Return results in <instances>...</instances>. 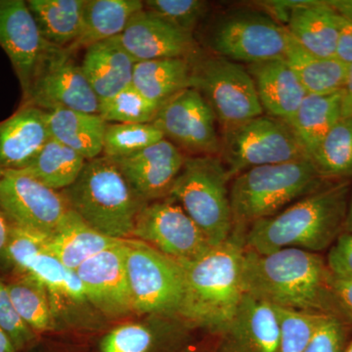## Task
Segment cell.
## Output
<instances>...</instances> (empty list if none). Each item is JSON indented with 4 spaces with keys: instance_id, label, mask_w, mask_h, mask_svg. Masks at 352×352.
<instances>
[{
    "instance_id": "cell-14",
    "label": "cell",
    "mask_w": 352,
    "mask_h": 352,
    "mask_svg": "<svg viewBox=\"0 0 352 352\" xmlns=\"http://www.w3.org/2000/svg\"><path fill=\"white\" fill-rule=\"evenodd\" d=\"M186 156H219L217 119L203 96L187 88L164 102L152 122Z\"/></svg>"
},
{
    "instance_id": "cell-15",
    "label": "cell",
    "mask_w": 352,
    "mask_h": 352,
    "mask_svg": "<svg viewBox=\"0 0 352 352\" xmlns=\"http://www.w3.org/2000/svg\"><path fill=\"white\" fill-rule=\"evenodd\" d=\"M126 240L99 252L76 270L88 302L108 318L133 312L126 271Z\"/></svg>"
},
{
    "instance_id": "cell-50",
    "label": "cell",
    "mask_w": 352,
    "mask_h": 352,
    "mask_svg": "<svg viewBox=\"0 0 352 352\" xmlns=\"http://www.w3.org/2000/svg\"><path fill=\"white\" fill-rule=\"evenodd\" d=\"M344 352H352V339L349 340V344H347L346 351Z\"/></svg>"
},
{
    "instance_id": "cell-7",
    "label": "cell",
    "mask_w": 352,
    "mask_h": 352,
    "mask_svg": "<svg viewBox=\"0 0 352 352\" xmlns=\"http://www.w3.org/2000/svg\"><path fill=\"white\" fill-rule=\"evenodd\" d=\"M231 180L219 156L187 157L171 187L170 197L212 245L226 242L233 234Z\"/></svg>"
},
{
    "instance_id": "cell-42",
    "label": "cell",
    "mask_w": 352,
    "mask_h": 352,
    "mask_svg": "<svg viewBox=\"0 0 352 352\" xmlns=\"http://www.w3.org/2000/svg\"><path fill=\"white\" fill-rule=\"evenodd\" d=\"M326 263L333 277L352 280V233L340 234L329 249Z\"/></svg>"
},
{
    "instance_id": "cell-17",
    "label": "cell",
    "mask_w": 352,
    "mask_h": 352,
    "mask_svg": "<svg viewBox=\"0 0 352 352\" xmlns=\"http://www.w3.org/2000/svg\"><path fill=\"white\" fill-rule=\"evenodd\" d=\"M120 41L136 63L168 58L191 59L201 51L195 36L145 8L132 16Z\"/></svg>"
},
{
    "instance_id": "cell-39",
    "label": "cell",
    "mask_w": 352,
    "mask_h": 352,
    "mask_svg": "<svg viewBox=\"0 0 352 352\" xmlns=\"http://www.w3.org/2000/svg\"><path fill=\"white\" fill-rule=\"evenodd\" d=\"M144 8L195 36L210 16V3L203 0H146Z\"/></svg>"
},
{
    "instance_id": "cell-38",
    "label": "cell",
    "mask_w": 352,
    "mask_h": 352,
    "mask_svg": "<svg viewBox=\"0 0 352 352\" xmlns=\"http://www.w3.org/2000/svg\"><path fill=\"white\" fill-rule=\"evenodd\" d=\"M50 237L46 234L12 224L9 239L0 256V267L10 276L25 273L28 263L46 249Z\"/></svg>"
},
{
    "instance_id": "cell-22",
    "label": "cell",
    "mask_w": 352,
    "mask_h": 352,
    "mask_svg": "<svg viewBox=\"0 0 352 352\" xmlns=\"http://www.w3.org/2000/svg\"><path fill=\"white\" fill-rule=\"evenodd\" d=\"M264 113L291 122L307 95L285 59L248 65Z\"/></svg>"
},
{
    "instance_id": "cell-2",
    "label": "cell",
    "mask_w": 352,
    "mask_h": 352,
    "mask_svg": "<svg viewBox=\"0 0 352 352\" xmlns=\"http://www.w3.org/2000/svg\"><path fill=\"white\" fill-rule=\"evenodd\" d=\"M351 179L328 183L279 214L252 224L244 235L245 250L266 254L283 249L326 251L344 232Z\"/></svg>"
},
{
    "instance_id": "cell-31",
    "label": "cell",
    "mask_w": 352,
    "mask_h": 352,
    "mask_svg": "<svg viewBox=\"0 0 352 352\" xmlns=\"http://www.w3.org/2000/svg\"><path fill=\"white\" fill-rule=\"evenodd\" d=\"M342 119V91L307 94L289 122L310 160L329 131Z\"/></svg>"
},
{
    "instance_id": "cell-23",
    "label": "cell",
    "mask_w": 352,
    "mask_h": 352,
    "mask_svg": "<svg viewBox=\"0 0 352 352\" xmlns=\"http://www.w3.org/2000/svg\"><path fill=\"white\" fill-rule=\"evenodd\" d=\"M135 64L122 45L120 36L87 47L80 66L101 102L132 85Z\"/></svg>"
},
{
    "instance_id": "cell-45",
    "label": "cell",
    "mask_w": 352,
    "mask_h": 352,
    "mask_svg": "<svg viewBox=\"0 0 352 352\" xmlns=\"http://www.w3.org/2000/svg\"><path fill=\"white\" fill-rule=\"evenodd\" d=\"M342 118H352V64L349 65L346 82L342 89Z\"/></svg>"
},
{
    "instance_id": "cell-3",
    "label": "cell",
    "mask_w": 352,
    "mask_h": 352,
    "mask_svg": "<svg viewBox=\"0 0 352 352\" xmlns=\"http://www.w3.org/2000/svg\"><path fill=\"white\" fill-rule=\"evenodd\" d=\"M244 252V239L232 235L195 261L179 263L186 285L180 317L192 328L219 336L232 320L245 295Z\"/></svg>"
},
{
    "instance_id": "cell-30",
    "label": "cell",
    "mask_w": 352,
    "mask_h": 352,
    "mask_svg": "<svg viewBox=\"0 0 352 352\" xmlns=\"http://www.w3.org/2000/svg\"><path fill=\"white\" fill-rule=\"evenodd\" d=\"M85 0H28L46 43L68 50L80 36Z\"/></svg>"
},
{
    "instance_id": "cell-4",
    "label": "cell",
    "mask_w": 352,
    "mask_h": 352,
    "mask_svg": "<svg viewBox=\"0 0 352 352\" xmlns=\"http://www.w3.org/2000/svg\"><path fill=\"white\" fill-rule=\"evenodd\" d=\"M330 182L310 159L243 171L230 182L232 235L244 239L245 231L254 222L279 214Z\"/></svg>"
},
{
    "instance_id": "cell-10",
    "label": "cell",
    "mask_w": 352,
    "mask_h": 352,
    "mask_svg": "<svg viewBox=\"0 0 352 352\" xmlns=\"http://www.w3.org/2000/svg\"><path fill=\"white\" fill-rule=\"evenodd\" d=\"M219 157L231 179L256 166L310 159L288 122L268 115L222 132Z\"/></svg>"
},
{
    "instance_id": "cell-18",
    "label": "cell",
    "mask_w": 352,
    "mask_h": 352,
    "mask_svg": "<svg viewBox=\"0 0 352 352\" xmlns=\"http://www.w3.org/2000/svg\"><path fill=\"white\" fill-rule=\"evenodd\" d=\"M186 155L166 139L132 156L116 160L126 182L144 203L170 196Z\"/></svg>"
},
{
    "instance_id": "cell-19",
    "label": "cell",
    "mask_w": 352,
    "mask_h": 352,
    "mask_svg": "<svg viewBox=\"0 0 352 352\" xmlns=\"http://www.w3.org/2000/svg\"><path fill=\"white\" fill-rule=\"evenodd\" d=\"M192 330L179 317L146 316L109 331L100 340L99 352H182Z\"/></svg>"
},
{
    "instance_id": "cell-9",
    "label": "cell",
    "mask_w": 352,
    "mask_h": 352,
    "mask_svg": "<svg viewBox=\"0 0 352 352\" xmlns=\"http://www.w3.org/2000/svg\"><path fill=\"white\" fill-rule=\"evenodd\" d=\"M126 244L133 314L182 318L186 295L182 264L141 241L127 239Z\"/></svg>"
},
{
    "instance_id": "cell-32",
    "label": "cell",
    "mask_w": 352,
    "mask_h": 352,
    "mask_svg": "<svg viewBox=\"0 0 352 352\" xmlns=\"http://www.w3.org/2000/svg\"><path fill=\"white\" fill-rule=\"evenodd\" d=\"M85 162L82 155L50 138L27 168L16 171L36 178L51 189L62 191L76 182Z\"/></svg>"
},
{
    "instance_id": "cell-16",
    "label": "cell",
    "mask_w": 352,
    "mask_h": 352,
    "mask_svg": "<svg viewBox=\"0 0 352 352\" xmlns=\"http://www.w3.org/2000/svg\"><path fill=\"white\" fill-rule=\"evenodd\" d=\"M46 45L27 1L0 0V47L12 64L22 96L29 90Z\"/></svg>"
},
{
    "instance_id": "cell-48",
    "label": "cell",
    "mask_w": 352,
    "mask_h": 352,
    "mask_svg": "<svg viewBox=\"0 0 352 352\" xmlns=\"http://www.w3.org/2000/svg\"><path fill=\"white\" fill-rule=\"evenodd\" d=\"M0 352H19L16 349L15 346L6 331L0 327Z\"/></svg>"
},
{
    "instance_id": "cell-37",
    "label": "cell",
    "mask_w": 352,
    "mask_h": 352,
    "mask_svg": "<svg viewBox=\"0 0 352 352\" xmlns=\"http://www.w3.org/2000/svg\"><path fill=\"white\" fill-rule=\"evenodd\" d=\"M279 321L276 352H305L324 315L275 307Z\"/></svg>"
},
{
    "instance_id": "cell-21",
    "label": "cell",
    "mask_w": 352,
    "mask_h": 352,
    "mask_svg": "<svg viewBox=\"0 0 352 352\" xmlns=\"http://www.w3.org/2000/svg\"><path fill=\"white\" fill-rule=\"evenodd\" d=\"M50 138L46 112L20 105L11 117L0 122V168L24 170Z\"/></svg>"
},
{
    "instance_id": "cell-46",
    "label": "cell",
    "mask_w": 352,
    "mask_h": 352,
    "mask_svg": "<svg viewBox=\"0 0 352 352\" xmlns=\"http://www.w3.org/2000/svg\"><path fill=\"white\" fill-rule=\"evenodd\" d=\"M327 2L340 17L352 23V0H328Z\"/></svg>"
},
{
    "instance_id": "cell-40",
    "label": "cell",
    "mask_w": 352,
    "mask_h": 352,
    "mask_svg": "<svg viewBox=\"0 0 352 352\" xmlns=\"http://www.w3.org/2000/svg\"><path fill=\"white\" fill-rule=\"evenodd\" d=\"M0 327L6 331L19 352L28 351L36 344L38 333L34 332L19 316L7 291L6 284L0 278Z\"/></svg>"
},
{
    "instance_id": "cell-13",
    "label": "cell",
    "mask_w": 352,
    "mask_h": 352,
    "mask_svg": "<svg viewBox=\"0 0 352 352\" xmlns=\"http://www.w3.org/2000/svg\"><path fill=\"white\" fill-rule=\"evenodd\" d=\"M0 207L14 226L52 236L73 210L62 191L53 190L20 171L0 176Z\"/></svg>"
},
{
    "instance_id": "cell-1",
    "label": "cell",
    "mask_w": 352,
    "mask_h": 352,
    "mask_svg": "<svg viewBox=\"0 0 352 352\" xmlns=\"http://www.w3.org/2000/svg\"><path fill=\"white\" fill-rule=\"evenodd\" d=\"M242 274L245 293L272 307L352 324L336 295L326 259L316 252L283 249L261 254L245 250Z\"/></svg>"
},
{
    "instance_id": "cell-44",
    "label": "cell",
    "mask_w": 352,
    "mask_h": 352,
    "mask_svg": "<svg viewBox=\"0 0 352 352\" xmlns=\"http://www.w3.org/2000/svg\"><path fill=\"white\" fill-rule=\"evenodd\" d=\"M333 286L340 305L352 321V280L337 279L333 277Z\"/></svg>"
},
{
    "instance_id": "cell-52",
    "label": "cell",
    "mask_w": 352,
    "mask_h": 352,
    "mask_svg": "<svg viewBox=\"0 0 352 352\" xmlns=\"http://www.w3.org/2000/svg\"><path fill=\"white\" fill-rule=\"evenodd\" d=\"M182 352H197V351H186V349H185V351H183Z\"/></svg>"
},
{
    "instance_id": "cell-36",
    "label": "cell",
    "mask_w": 352,
    "mask_h": 352,
    "mask_svg": "<svg viewBox=\"0 0 352 352\" xmlns=\"http://www.w3.org/2000/svg\"><path fill=\"white\" fill-rule=\"evenodd\" d=\"M164 139L153 124H108L102 156L120 160L132 156Z\"/></svg>"
},
{
    "instance_id": "cell-25",
    "label": "cell",
    "mask_w": 352,
    "mask_h": 352,
    "mask_svg": "<svg viewBox=\"0 0 352 352\" xmlns=\"http://www.w3.org/2000/svg\"><path fill=\"white\" fill-rule=\"evenodd\" d=\"M143 8L140 0H85L82 31L67 50L74 54L92 44L120 36L132 16Z\"/></svg>"
},
{
    "instance_id": "cell-33",
    "label": "cell",
    "mask_w": 352,
    "mask_h": 352,
    "mask_svg": "<svg viewBox=\"0 0 352 352\" xmlns=\"http://www.w3.org/2000/svg\"><path fill=\"white\" fill-rule=\"evenodd\" d=\"M6 284L16 311L34 333L39 335L56 328L50 294L41 280L23 273L10 276Z\"/></svg>"
},
{
    "instance_id": "cell-27",
    "label": "cell",
    "mask_w": 352,
    "mask_h": 352,
    "mask_svg": "<svg viewBox=\"0 0 352 352\" xmlns=\"http://www.w3.org/2000/svg\"><path fill=\"white\" fill-rule=\"evenodd\" d=\"M285 60L307 94L327 95L342 91L349 65L337 57L317 56L302 47L289 34Z\"/></svg>"
},
{
    "instance_id": "cell-26",
    "label": "cell",
    "mask_w": 352,
    "mask_h": 352,
    "mask_svg": "<svg viewBox=\"0 0 352 352\" xmlns=\"http://www.w3.org/2000/svg\"><path fill=\"white\" fill-rule=\"evenodd\" d=\"M51 138L82 155L87 161L102 156L108 122L99 113L59 110L46 112Z\"/></svg>"
},
{
    "instance_id": "cell-28",
    "label": "cell",
    "mask_w": 352,
    "mask_h": 352,
    "mask_svg": "<svg viewBox=\"0 0 352 352\" xmlns=\"http://www.w3.org/2000/svg\"><path fill=\"white\" fill-rule=\"evenodd\" d=\"M122 241L98 232L72 212L66 223L50 236L45 251L69 270H76L92 256Z\"/></svg>"
},
{
    "instance_id": "cell-11",
    "label": "cell",
    "mask_w": 352,
    "mask_h": 352,
    "mask_svg": "<svg viewBox=\"0 0 352 352\" xmlns=\"http://www.w3.org/2000/svg\"><path fill=\"white\" fill-rule=\"evenodd\" d=\"M73 53L47 43L21 105L44 112L65 109L98 113L99 100Z\"/></svg>"
},
{
    "instance_id": "cell-47",
    "label": "cell",
    "mask_w": 352,
    "mask_h": 352,
    "mask_svg": "<svg viewBox=\"0 0 352 352\" xmlns=\"http://www.w3.org/2000/svg\"><path fill=\"white\" fill-rule=\"evenodd\" d=\"M11 227H12V223L7 217L4 210L0 207V256H1L4 248H6L7 244V241L9 239Z\"/></svg>"
},
{
    "instance_id": "cell-8",
    "label": "cell",
    "mask_w": 352,
    "mask_h": 352,
    "mask_svg": "<svg viewBox=\"0 0 352 352\" xmlns=\"http://www.w3.org/2000/svg\"><path fill=\"white\" fill-rule=\"evenodd\" d=\"M191 88L207 102L222 132L264 113L247 67L226 58L203 50L192 57Z\"/></svg>"
},
{
    "instance_id": "cell-49",
    "label": "cell",
    "mask_w": 352,
    "mask_h": 352,
    "mask_svg": "<svg viewBox=\"0 0 352 352\" xmlns=\"http://www.w3.org/2000/svg\"><path fill=\"white\" fill-rule=\"evenodd\" d=\"M344 232L352 233V187L351 196H349V208H347L346 222H344Z\"/></svg>"
},
{
    "instance_id": "cell-43",
    "label": "cell",
    "mask_w": 352,
    "mask_h": 352,
    "mask_svg": "<svg viewBox=\"0 0 352 352\" xmlns=\"http://www.w3.org/2000/svg\"><path fill=\"white\" fill-rule=\"evenodd\" d=\"M336 57L347 65L352 64V23L342 17Z\"/></svg>"
},
{
    "instance_id": "cell-35",
    "label": "cell",
    "mask_w": 352,
    "mask_h": 352,
    "mask_svg": "<svg viewBox=\"0 0 352 352\" xmlns=\"http://www.w3.org/2000/svg\"><path fill=\"white\" fill-rule=\"evenodd\" d=\"M163 104L146 98L133 85L99 102V115L108 124H152Z\"/></svg>"
},
{
    "instance_id": "cell-41",
    "label": "cell",
    "mask_w": 352,
    "mask_h": 352,
    "mask_svg": "<svg viewBox=\"0 0 352 352\" xmlns=\"http://www.w3.org/2000/svg\"><path fill=\"white\" fill-rule=\"evenodd\" d=\"M349 325L351 324L337 317H325L315 331L305 352L346 351Z\"/></svg>"
},
{
    "instance_id": "cell-29",
    "label": "cell",
    "mask_w": 352,
    "mask_h": 352,
    "mask_svg": "<svg viewBox=\"0 0 352 352\" xmlns=\"http://www.w3.org/2000/svg\"><path fill=\"white\" fill-rule=\"evenodd\" d=\"M132 85L146 98L164 104L175 95L191 88V59L168 58L138 62Z\"/></svg>"
},
{
    "instance_id": "cell-51",
    "label": "cell",
    "mask_w": 352,
    "mask_h": 352,
    "mask_svg": "<svg viewBox=\"0 0 352 352\" xmlns=\"http://www.w3.org/2000/svg\"><path fill=\"white\" fill-rule=\"evenodd\" d=\"M3 173H4V170H2L1 168H0V176L3 175Z\"/></svg>"
},
{
    "instance_id": "cell-24",
    "label": "cell",
    "mask_w": 352,
    "mask_h": 352,
    "mask_svg": "<svg viewBox=\"0 0 352 352\" xmlns=\"http://www.w3.org/2000/svg\"><path fill=\"white\" fill-rule=\"evenodd\" d=\"M342 17L327 1L302 0L286 25L292 38L317 56L336 57Z\"/></svg>"
},
{
    "instance_id": "cell-5",
    "label": "cell",
    "mask_w": 352,
    "mask_h": 352,
    "mask_svg": "<svg viewBox=\"0 0 352 352\" xmlns=\"http://www.w3.org/2000/svg\"><path fill=\"white\" fill-rule=\"evenodd\" d=\"M62 193L87 226L115 239H132L136 217L147 204L136 195L118 164L104 156L85 162L80 176Z\"/></svg>"
},
{
    "instance_id": "cell-34",
    "label": "cell",
    "mask_w": 352,
    "mask_h": 352,
    "mask_svg": "<svg viewBox=\"0 0 352 352\" xmlns=\"http://www.w3.org/2000/svg\"><path fill=\"white\" fill-rule=\"evenodd\" d=\"M319 173L330 182L352 178V118H342L311 157Z\"/></svg>"
},
{
    "instance_id": "cell-12",
    "label": "cell",
    "mask_w": 352,
    "mask_h": 352,
    "mask_svg": "<svg viewBox=\"0 0 352 352\" xmlns=\"http://www.w3.org/2000/svg\"><path fill=\"white\" fill-rule=\"evenodd\" d=\"M132 239L151 245L178 263L195 261L214 247L170 196L143 206L136 217Z\"/></svg>"
},
{
    "instance_id": "cell-6",
    "label": "cell",
    "mask_w": 352,
    "mask_h": 352,
    "mask_svg": "<svg viewBox=\"0 0 352 352\" xmlns=\"http://www.w3.org/2000/svg\"><path fill=\"white\" fill-rule=\"evenodd\" d=\"M207 20L199 36L210 54L245 66L285 59L288 31L261 9H228Z\"/></svg>"
},
{
    "instance_id": "cell-20",
    "label": "cell",
    "mask_w": 352,
    "mask_h": 352,
    "mask_svg": "<svg viewBox=\"0 0 352 352\" xmlns=\"http://www.w3.org/2000/svg\"><path fill=\"white\" fill-rule=\"evenodd\" d=\"M214 352H276L279 321L270 303L245 294Z\"/></svg>"
}]
</instances>
